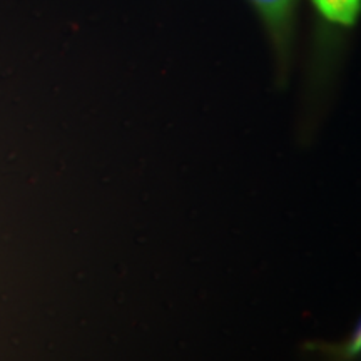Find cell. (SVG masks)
Masks as SVG:
<instances>
[{"instance_id":"1","label":"cell","mask_w":361,"mask_h":361,"mask_svg":"<svg viewBox=\"0 0 361 361\" xmlns=\"http://www.w3.org/2000/svg\"><path fill=\"white\" fill-rule=\"evenodd\" d=\"M251 2L258 7L261 16L268 22L274 37L278 40H284L288 25H290L295 0H251Z\"/></svg>"},{"instance_id":"2","label":"cell","mask_w":361,"mask_h":361,"mask_svg":"<svg viewBox=\"0 0 361 361\" xmlns=\"http://www.w3.org/2000/svg\"><path fill=\"white\" fill-rule=\"evenodd\" d=\"M324 19L340 25H353L361 12V0H313Z\"/></svg>"},{"instance_id":"3","label":"cell","mask_w":361,"mask_h":361,"mask_svg":"<svg viewBox=\"0 0 361 361\" xmlns=\"http://www.w3.org/2000/svg\"><path fill=\"white\" fill-rule=\"evenodd\" d=\"M361 351V324L356 329V333L351 338L350 345H348V355H358Z\"/></svg>"}]
</instances>
